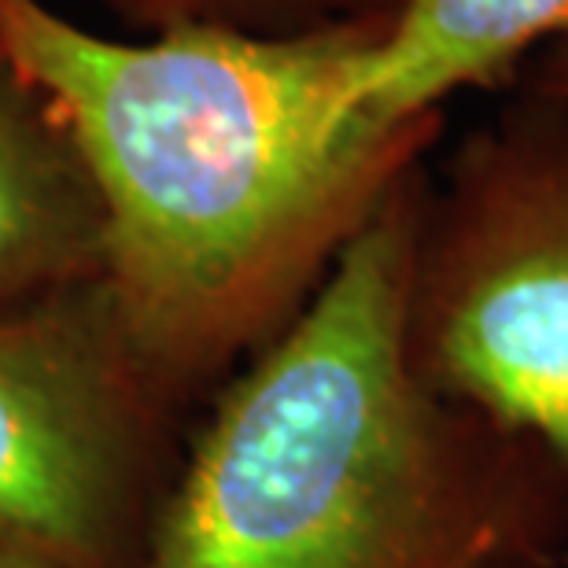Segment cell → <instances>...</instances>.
<instances>
[{"mask_svg": "<svg viewBox=\"0 0 568 568\" xmlns=\"http://www.w3.org/2000/svg\"><path fill=\"white\" fill-rule=\"evenodd\" d=\"M384 19L100 33L0 0V52L93 181L97 284L163 392L263 351L443 138V115L377 126L351 104Z\"/></svg>", "mask_w": 568, "mask_h": 568, "instance_id": "6da1fadb", "label": "cell"}, {"mask_svg": "<svg viewBox=\"0 0 568 568\" xmlns=\"http://www.w3.org/2000/svg\"><path fill=\"white\" fill-rule=\"evenodd\" d=\"M417 166L219 395L148 568H568V476L406 339Z\"/></svg>", "mask_w": 568, "mask_h": 568, "instance_id": "7a4b0ae2", "label": "cell"}, {"mask_svg": "<svg viewBox=\"0 0 568 568\" xmlns=\"http://www.w3.org/2000/svg\"><path fill=\"white\" fill-rule=\"evenodd\" d=\"M406 339L432 392L568 476V108L517 93L425 185Z\"/></svg>", "mask_w": 568, "mask_h": 568, "instance_id": "3957f363", "label": "cell"}, {"mask_svg": "<svg viewBox=\"0 0 568 568\" xmlns=\"http://www.w3.org/2000/svg\"><path fill=\"white\" fill-rule=\"evenodd\" d=\"M159 392L97 281L0 306V554L115 565Z\"/></svg>", "mask_w": 568, "mask_h": 568, "instance_id": "277c9868", "label": "cell"}, {"mask_svg": "<svg viewBox=\"0 0 568 568\" xmlns=\"http://www.w3.org/2000/svg\"><path fill=\"white\" fill-rule=\"evenodd\" d=\"M561 38L568 0H399L362 55L351 104L377 126H410L469 89L517 85Z\"/></svg>", "mask_w": 568, "mask_h": 568, "instance_id": "5b68a950", "label": "cell"}, {"mask_svg": "<svg viewBox=\"0 0 568 568\" xmlns=\"http://www.w3.org/2000/svg\"><path fill=\"white\" fill-rule=\"evenodd\" d=\"M104 222L55 111L0 52V306L100 277Z\"/></svg>", "mask_w": 568, "mask_h": 568, "instance_id": "8992f818", "label": "cell"}, {"mask_svg": "<svg viewBox=\"0 0 568 568\" xmlns=\"http://www.w3.org/2000/svg\"><path fill=\"white\" fill-rule=\"evenodd\" d=\"M119 19L126 33H159L174 27H236V30H306L322 22L384 16L399 0H85Z\"/></svg>", "mask_w": 568, "mask_h": 568, "instance_id": "52a82bcc", "label": "cell"}, {"mask_svg": "<svg viewBox=\"0 0 568 568\" xmlns=\"http://www.w3.org/2000/svg\"><path fill=\"white\" fill-rule=\"evenodd\" d=\"M517 85L525 97L568 108V38L554 41L550 49H542L536 60L525 67V74L517 78Z\"/></svg>", "mask_w": 568, "mask_h": 568, "instance_id": "ba28073f", "label": "cell"}, {"mask_svg": "<svg viewBox=\"0 0 568 568\" xmlns=\"http://www.w3.org/2000/svg\"><path fill=\"white\" fill-rule=\"evenodd\" d=\"M4 568H38V565H27V561H8Z\"/></svg>", "mask_w": 568, "mask_h": 568, "instance_id": "9c48e42d", "label": "cell"}, {"mask_svg": "<svg viewBox=\"0 0 568 568\" xmlns=\"http://www.w3.org/2000/svg\"><path fill=\"white\" fill-rule=\"evenodd\" d=\"M8 561H16V558H8V554H0V568H4Z\"/></svg>", "mask_w": 568, "mask_h": 568, "instance_id": "30bf717a", "label": "cell"}]
</instances>
